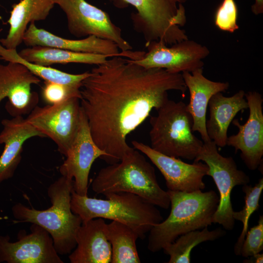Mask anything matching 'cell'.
<instances>
[{
  "label": "cell",
  "mask_w": 263,
  "mask_h": 263,
  "mask_svg": "<svg viewBox=\"0 0 263 263\" xmlns=\"http://www.w3.org/2000/svg\"><path fill=\"white\" fill-rule=\"evenodd\" d=\"M133 148L145 155L164 176L168 190L184 192L202 190L208 167L202 161L188 164L179 158L166 155L142 142L133 140Z\"/></svg>",
  "instance_id": "15"
},
{
  "label": "cell",
  "mask_w": 263,
  "mask_h": 263,
  "mask_svg": "<svg viewBox=\"0 0 263 263\" xmlns=\"http://www.w3.org/2000/svg\"><path fill=\"white\" fill-rule=\"evenodd\" d=\"M80 113V98L73 97L58 104L36 106L25 120L52 139L66 156L76 134Z\"/></svg>",
  "instance_id": "10"
},
{
  "label": "cell",
  "mask_w": 263,
  "mask_h": 263,
  "mask_svg": "<svg viewBox=\"0 0 263 263\" xmlns=\"http://www.w3.org/2000/svg\"><path fill=\"white\" fill-rule=\"evenodd\" d=\"M54 0H20L12 5L7 22L10 28L0 44L9 49H17L23 42L24 33L31 22L45 19L55 5Z\"/></svg>",
  "instance_id": "22"
},
{
  "label": "cell",
  "mask_w": 263,
  "mask_h": 263,
  "mask_svg": "<svg viewBox=\"0 0 263 263\" xmlns=\"http://www.w3.org/2000/svg\"><path fill=\"white\" fill-rule=\"evenodd\" d=\"M263 262V254L260 253L250 257V259L244 260L246 263H262Z\"/></svg>",
  "instance_id": "32"
},
{
  "label": "cell",
  "mask_w": 263,
  "mask_h": 263,
  "mask_svg": "<svg viewBox=\"0 0 263 263\" xmlns=\"http://www.w3.org/2000/svg\"><path fill=\"white\" fill-rule=\"evenodd\" d=\"M105 199L90 198L71 194L72 212L78 215L82 222L100 218L124 224L135 231L139 238L163 220L156 206L136 194L125 192L105 194Z\"/></svg>",
  "instance_id": "5"
},
{
  "label": "cell",
  "mask_w": 263,
  "mask_h": 263,
  "mask_svg": "<svg viewBox=\"0 0 263 263\" xmlns=\"http://www.w3.org/2000/svg\"><path fill=\"white\" fill-rule=\"evenodd\" d=\"M245 93L241 90L231 96H225L219 92L210 98L206 130L209 139L218 147L223 148L226 145L229 125L238 113L248 109Z\"/></svg>",
  "instance_id": "21"
},
{
  "label": "cell",
  "mask_w": 263,
  "mask_h": 263,
  "mask_svg": "<svg viewBox=\"0 0 263 263\" xmlns=\"http://www.w3.org/2000/svg\"><path fill=\"white\" fill-rule=\"evenodd\" d=\"M107 153L101 150L93 139L87 118L81 108L80 121L75 137L66 156V159L59 167L62 176L74 180V191L87 196L89 176L94 161L103 160Z\"/></svg>",
  "instance_id": "12"
},
{
  "label": "cell",
  "mask_w": 263,
  "mask_h": 263,
  "mask_svg": "<svg viewBox=\"0 0 263 263\" xmlns=\"http://www.w3.org/2000/svg\"><path fill=\"white\" fill-rule=\"evenodd\" d=\"M147 52L133 62L146 68H160L171 73L192 72L203 68V60L209 54L208 49L188 39L170 46L161 41H153L145 44Z\"/></svg>",
  "instance_id": "11"
},
{
  "label": "cell",
  "mask_w": 263,
  "mask_h": 263,
  "mask_svg": "<svg viewBox=\"0 0 263 263\" xmlns=\"http://www.w3.org/2000/svg\"><path fill=\"white\" fill-rule=\"evenodd\" d=\"M150 116V147L161 153L194 160L203 141L193 133L192 116L182 101L169 99Z\"/></svg>",
  "instance_id": "6"
},
{
  "label": "cell",
  "mask_w": 263,
  "mask_h": 263,
  "mask_svg": "<svg viewBox=\"0 0 263 263\" xmlns=\"http://www.w3.org/2000/svg\"><path fill=\"white\" fill-rule=\"evenodd\" d=\"M225 234V231L220 227L209 230L207 227H206L201 230L191 231L180 236L163 249L165 253L169 256L168 263H189L191 252L194 247L203 242L217 240Z\"/></svg>",
  "instance_id": "26"
},
{
  "label": "cell",
  "mask_w": 263,
  "mask_h": 263,
  "mask_svg": "<svg viewBox=\"0 0 263 263\" xmlns=\"http://www.w3.org/2000/svg\"><path fill=\"white\" fill-rule=\"evenodd\" d=\"M263 189V178L259 179L254 186L248 184L243 186L244 193V205L239 211H233V218L241 222L243 229L234 247V253L240 255V251L246 233L248 230L249 220L251 215L260 207L259 200Z\"/></svg>",
  "instance_id": "27"
},
{
  "label": "cell",
  "mask_w": 263,
  "mask_h": 263,
  "mask_svg": "<svg viewBox=\"0 0 263 263\" xmlns=\"http://www.w3.org/2000/svg\"><path fill=\"white\" fill-rule=\"evenodd\" d=\"M42 96L49 105L58 104L73 97L80 99V88L45 81L42 88Z\"/></svg>",
  "instance_id": "29"
},
{
  "label": "cell",
  "mask_w": 263,
  "mask_h": 263,
  "mask_svg": "<svg viewBox=\"0 0 263 263\" xmlns=\"http://www.w3.org/2000/svg\"><path fill=\"white\" fill-rule=\"evenodd\" d=\"M263 250V216L260 215L257 225L247 230L242 244L240 255L249 258Z\"/></svg>",
  "instance_id": "30"
},
{
  "label": "cell",
  "mask_w": 263,
  "mask_h": 263,
  "mask_svg": "<svg viewBox=\"0 0 263 263\" xmlns=\"http://www.w3.org/2000/svg\"><path fill=\"white\" fill-rule=\"evenodd\" d=\"M188 0H111L118 8L129 5L134 29L143 37L145 44L161 41L168 46L188 39L180 27L187 22L183 3Z\"/></svg>",
  "instance_id": "7"
},
{
  "label": "cell",
  "mask_w": 263,
  "mask_h": 263,
  "mask_svg": "<svg viewBox=\"0 0 263 263\" xmlns=\"http://www.w3.org/2000/svg\"><path fill=\"white\" fill-rule=\"evenodd\" d=\"M194 162L203 161L207 165V175L211 177L219 192V202L213 216V223L219 224L227 230L235 225L234 210L231 201L232 189L236 186H244L250 182V178L239 169L232 157H224L219 152L215 143L210 140L204 142Z\"/></svg>",
  "instance_id": "8"
},
{
  "label": "cell",
  "mask_w": 263,
  "mask_h": 263,
  "mask_svg": "<svg viewBox=\"0 0 263 263\" xmlns=\"http://www.w3.org/2000/svg\"><path fill=\"white\" fill-rule=\"evenodd\" d=\"M96 194L125 192L138 195L164 209L170 206L168 192L158 184L154 168L143 153L132 148L120 161L100 169L92 183Z\"/></svg>",
  "instance_id": "3"
},
{
  "label": "cell",
  "mask_w": 263,
  "mask_h": 263,
  "mask_svg": "<svg viewBox=\"0 0 263 263\" xmlns=\"http://www.w3.org/2000/svg\"><path fill=\"white\" fill-rule=\"evenodd\" d=\"M238 17V9L235 0H223L215 13V25L222 31L234 33L239 28Z\"/></svg>",
  "instance_id": "28"
},
{
  "label": "cell",
  "mask_w": 263,
  "mask_h": 263,
  "mask_svg": "<svg viewBox=\"0 0 263 263\" xmlns=\"http://www.w3.org/2000/svg\"><path fill=\"white\" fill-rule=\"evenodd\" d=\"M40 81L20 63L0 64V103L8 99L5 108L13 117L31 112L38 102V94L32 92L31 86Z\"/></svg>",
  "instance_id": "16"
},
{
  "label": "cell",
  "mask_w": 263,
  "mask_h": 263,
  "mask_svg": "<svg viewBox=\"0 0 263 263\" xmlns=\"http://www.w3.org/2000/svg\"><path fill=\"white\" fill-rule=\"evenodd\" d=\"M105 224L100 218L82 223L76 235V246L69 256L71 263L111 262L112 248L105 235Z\"/></svg>",
  "instance_id": "20"
},
{
  "label": "cell",
  "mask_w": 263,
  "mask_h": 263,
  "mask_svg": "<svg viewBox=\"0 0 263 263\" xmlns=\"http://www.w3.org/2000/svg\"><path fill=\"white\" fill-rule=\"evenodd\" d=\"M167 191L170 213L149 231L147 247L154 253L161 250L182 235L211 225L219 204V196L212 190Z\"/></svg>",
  "instance_id": "2"
},
{
  "label": "cell",
  "mask_w": 263,
  "mask_h": 263,
  "mask_svg": "<svg viewBox=\"0 0 263 263\" xmlns=\"http://www.w3.org/2000/svg\"><path fill=\"white\" fill-rule=\"evenodd\" d=\"M74 180L61 176L48 188L52 206L45 210L28 207L21 203L12 208L17 222H29L40 226L52 237L55 248L60 255L70 254L76 246V235L82 224L80 217L71 207Z\"/></svg>",
  "instance_id": "4"
},
{
  "label": "cell",
  "mask_w": 263,
  "mask_h": 263,
  "mask_svg": "<svg viewBox=\"0 0 263 263\" xmlns=\"http://www.w3.org/2000/svg\"><path fill=\"white\" fill-rule=\"evenodd\" d=\"M0 144L4 145L0 156V183L13 177L21 159L24 143L34 137H45L21 115L1 121Z\"/></svg>",
  "instance_id": "19"
},
{
  "label": "cell",
  "mask_w": 263,
  "mask_h": 263,
  "mask_svg": "<svg viewBox=\"0 0 263 263\" xmlns=\"http://www.w3.org/2000/svg\"><path fill=\"white\" fill-rule=\"evenodd\" d=\"M65 13L68 29L79 38L94 36L114 42L122 52L132 47L122 36L121 29L114 24L108 13L85 0H54Z\"/></svg>",
  "instance_id": "9"
},
{
  "label": "cell",
  "mask_w": 263,
  "mask_h": 263,
  "mask_svg": "<svg viewBox=\"0 0 263 263\" xmlns=\"http://www.w3.org/2000/svg\"><path fill=\"white\" fill-rule=\"evenodd\" d=\"M0 59L8 62H19L25 66L32 74L45 81L61 84L80 88L83 80L90 72L79 74H69L56 69L29 62L22 58L17 49H9L0 44Z\"/></svg>",
  "instance_id": "25"
},
{
  "label": "cell",
  "mask_w": 263,
  "mask_h": 263,
  "mask_svg": "<svg viewBox=\"0 0 263 263\" xmlns=\"http://www.w3.org/2000/svg\"><path fill=\"white\" fill-rule=\"evenodd\" d=\"M187 90L181 73L120 56L93 68L82 81L80 102L93 140L107 154L104 161L117 163L132 148L127 136L169 99V91Z\"/></svg>",
  "instance_id": "1"
},
{
  "label": "cell",
  "mask_w": 263,
  "mask_h": 263,
  "mask_svg": "<svg viewBox=\"0 0 263 263\" xmlns=\"http://www.w3.org/2000/svg\"><path fill=\"white\" fill-rule=\"evenodd\" d=\"M249 115L246 122L241 124L237 119L232 121L239 131L228 136L226 145L239 150L240 156L247 168L257 169L262 164L263 156V98L256 91L245 93Z\"/></svg>",
  "instance_id": "13"
},
{
  "label": "cell",
  "mask_w": 263,
  "mask_h": 263,
  "mask_svg": "<svg viewBox=\"0 0 263 263\" xmlns=\"http://www.w3.org/2000/svg\"><path fill=\"white\" fill-rule=\"evenodd\" d=\"M104 231L111 245V263L141 262L136 244L139 236L132 228L122 223L112 221L106 223Z\"/></svg>",
  "instance_id": "24"
},
{
  "label": "cell",
  "mask_w": 263,
  "mask_h": 263,
  "mask_svg": "<svg viewBox=\"0 0 263 263\" xmlns=\"http://www.w3.org/2000/svg\"><path fill=\"white\" fill-rule=\"evenodd\" d=\"M30 230L29 234L20 231L15 242H11L8 235L0 236V263H63L50 234L35 224Z\"/></svg>",
  "instance_id": "14"
},
{
  "label": "cell",
  "mask_w": 263,
  "mask_h": 263,
  "mask_svg": "<svg viewBox=\"0 0 263 263\" xmlns=\"http://www.w3.org/2000/svg\"><path fill=\"white\" fill-rule=\"evenodd\" d=\"M18 53L22 58L29 62L45 66L71 63L98 65L110 58L104 55L76 52L41 46L29 47Z\"/></svg>",
  "instance_id": "23"
},
{
  "label": "cell",
  "mask_w": 263,
  "mask_h": 263,
  "mask_svg": "<svg viewBox=\"0 0 263 263\" xmlns=\"http://www.w3.org/2000/svg\"><path fill=\"white\" fill-rule=\"evenodd\" d=\"M182 75L190 94L187 109L192 116V131L200 133L203 142H208L210 139L207 133L206 123L208 102L214 94L227 90L229 84L208 79L204 75L203 68L191 73L184 72Z\"/></svg>",
  "instance_id": "18"
},
{
  "label": "cell",
  "mask_w": 263,
  "mask_h": 263,
  "mask_svg": "<svg viewBox=\"0 0 263 263\" xmlns=\"http://www.w3.org/2000/svg\"><path fill=\"white\" fill-rule=\"evenodd\" d=\"M251 11L256 15L263 13V0H255V2L251 6Z\"/></svg>",
  "instance_id": "31"
},
{
  "label": "cell",
  "mask_w": 263,
  "mask_h": 263,
  "mask_svg": "<svg viewBox=\"0 0 263 263\" xmlns=\"http://www.w3.org/2000/svg\"><path fill=\"white\" fill-rule=\"evenodd\" d=\"M23 42L29 47L47 46L76 52L104 55L110 57H127L133 60H137L141 56V52L139 51L122 52L113 41L94 36L77 39L65 38L38 28L35 22H31L27 27Z\"/></svg>",
  "instance_id": "17"
}]
</instances>
